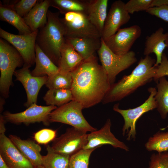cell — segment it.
<instances>
[{"mask_svg":"<svg viewBox=\"0 0 168 168\" xmlns=\"http://www.w3.org/2000/svg\"><path fill=\"white\" fill-rule=\"evenodd\" d=\"M140 27L134 25L120 29L113 35L104 40L107 47L114 53L124 54L130 50L136 40L141 34Z\"/></svg>","mask_w":168,"mask_h":168,"instance_id":"12","label":"cell"},{"mask_svg":"<svg viewBox=\"0 0 168 168\" xmlns=\"http://www.w3.org/2000/svg\"><path fill=\"white\" fill-rule=\"evenodd\" d=\"M6 121L2 114L0 115V134L5 133L6 131L5 126Z\"/></svg>","mask_w":168,"mask_h":168,"instance_id":"38","label":"cell"},{"mask_svg":"<svg viewBox=\"0 0 168 168\" xmlns=\"http://www.w3.org/2000/svg\"><path fill=\"white\" fill-rule=\"evenodd\" d=\"M164 31L162 27H160L146 39L143 54L146 56L152 53L155 54L156 57L155 66L161 63L163 52L166 47L165 42L168 39V32L164 33Z\"/></svg>","mask_w":168,"mask_h":168,"instance_id":"18","label":"cell"},{"mask_svg":"<svg viewBox=\"0 0 168 168\" xmlns=\"http://www.w3.org/2000/svg\"><path fill=\"white\" fill-rule=\"evenodd\" d=\"M156 62L149 55L142 58L129 75L124 76L117 82L111 85L102 101L103 103L120 100L154 79L157 69L154 66Z\"/></svg>","mask_w":168,"mask_h":168,"instance_id":"2","label":"cell"},{"mask_svg":"<svg viewBox=\"0 0 168 168\" xmlns=\"http://www.w3.org/2000/svg\"><path fill=\"white\" fill-rule=\"evenodd\" d=\"M168 6V0H153V7Z\"/></svg>","mask_w":168,"mask_h":168,"instance_id":"39","label":"cell"},{"mask_svg":"<svg viewBox=\"0 0 168 168\" xmlns=\"http://www.w3.org/2000/svg\"><path fill=\"white\" fill-rule=\"evenodd\" d=\"M48 105L60 107L73 100L71 90L65 89H49L43 97Z\"/></svg>","mask_w":168,"mask_h":168,"instance_id":"28","label":"cell"},{"mask_svg":"<svg viewBox=\"0 0 168 168\" xmlns=\"http://www.w3.org/2000/svg\"><path fill=\"white\" fill-rule=\"evenodd\" d=\"M165 43L166 45V47L168 48V39L166 40Z\"/></svg>","mask_w":168,"mask_h":168,"instance_id":"42","label":"cell"},{"mask_svg":"<svg viewBox=\"0 0 168 168\" xmlns=\"http://www.w3.org/2000/svg\"><path fill=\"white\" fill-rule=\"evenodd\" d=\"M89 0H50V6L65 15L70 12L84 14L86 15Z\"/></svg>","mask_w":168,"mask_h":168,"instance_id":"25","label":"cell"},{"mask_svg":"<svg viewBox=\"0 0 168 168\" xmlns=\"http://www.w3.org/2000/svg\"><path fill=\"white\" fill-rule=\"evenodd\" d=\"M57 107L55 106H43L34 104L23 111L16 113L5 111L3 115L6 121L13 124H29L42 122L47 125L50 123L49 114Z\"/></svg>","mask_w":168,"mask_h":168,"instance_id":"10","label":"cell"},{"mask_svg":"<svg viewBox=\"0 0 168 168\" xmlns=\"http://www.w3.org/2000/svg\"><path fill=\"white\" fill-rule=\"evenodd\" d=\"M66 39L84 60L94 55L95 52L99 50L101 45V38L82 37Z\"/></svg>","mask_w":168,"mask_h":168,"instance_id":"22","label":"cell"},{"mask_svg":"<svg viewBox=\"0 0 168 168\" xmlns=\"http://www.w3.org/2000/svg\"><path fill=\"white\" fill-rule=\"evenodd\" d=\"M22 56L13 47L2 39H0V92L3 98L9 96L10 87L13 85L12 81L17 68L24 64Z\"/></svg>","mask_w":168,"mask_h":168,"instance_id":"4","label":"cell"},{"mask_svg":"<svg viewBox=\"0 0 168 168\" xmlns=\"http://www.w3.org/2000/svg\"><path fill=\"white\" fill-rule=\"evenodd\" d=\"M0 18L15 27L20 35L31 33L30 27L25 22L23 18L12 9L3 6L0 3Z\"/></svg>","mask_w":168,"mask_h":168,"instance_id":"24","label":"cell"},{"mask_svg":"<svg viewBox=\"0 0 168 168\" xmlns=\"http://www.w3.org/2000/svg\"><path fill=\"white\" fill-rule=\"evenodd\" d=\"M153 0H130L125 3V7L129 14L141 11H147L153 7Z\"/></svg>","mask_w":168,"mask_h":168,"instance_id":"33","label":"cell"},{"mask_svg":"<svg viewBox=\"0 0 168 168\" xmlns=\"http://www.w3.org/2000/svg\"><path fill=\"white\" fill-rule=\"evenodd\" d=\"M111 121L108 119L100 130L92 131L88 134L87 142L83 149H93L103 145H109L114 147L128 151V147L124 142L117 138L111 132Z\"/></svg>","mask_w":168,"mask_h":168,"instance_id":"15","label":"cell"},{"mask_svg":"<svg viewBox=\"0 0 168 168\" xmlns=\"http://www.w3.org/2000/svg\"><path fill=\"white\" fill-rule=\"evenodd\" d=\"M130 14L125 7V3L120 0L112 4L105 22L101 38L104 40L115 34L120 27L130 20Z\"/></svg>","mask_w":168,"mask_h":168,"instance_id":"13","label":"cell"},{"mask_svg":"<svg viewBox=\"0 0 168 168\" xmlns=\"http://www.w3.org/2000/svg\"><path fill=\"white\" fill-rule=\"evenodd\" d=\"M147 168H168V151L152 154Z\"/></svg>","mask_w":168,"mask_h":168,"instance_id":"34","label":"cell"},{"mask_svg":"<svg viewBox=\"0 0 168 168\" xmlns=\"http://www.w3.org/2000/svg\"><path fill=\"white\" fill-rule=\"evenodd\" d=\"M72 78L71 73H62L58 72L48 77L45 85L49 89H65L71 90Z\"/></svg>","mask_w":168,"mask_h":168,"instance_id":"30","label":"cell"},{"mask_svg":"<svg viewBox=\"0 0 168 168\" xmlns=\"http://www.w3.org/2000/svg\"><path fill=\"white\" fill-rule=\"evenodd\" d=\"M157 82V90L155 96L156 109L161 118L165 119L168 113V80L163 77L160 78Z\"/></svg>","mask_w":168,"mask_h":168,"instance_id":"26","label":"cell"},{"mask_svg":"<svg viewBox=\"0 0 168 168\" xmlns=\"http://www.w3.org/2000/svg\"><path fill=\"white\" fill-rule=\"evenodd\" d=\"M83 60L66 39L60 51V58L58 66L59 72L62 73H70Z\"/></svg>","mask_w":168,"mask_h":168,"instance_id":"20","label":"cell"},{"mask_svg":"<svg viewBox=\"0 0 168 168\" xmlns=\"http://www.w3.org/2000/svg\"><path fill=\"white\" fill-rule=\"evenodd\" d=\"M29 68L23 66L15 71L14 75L16 80L23 85L26 93L27 100L25 106L28 108L32 105L36 104L38 94L42 87L45 85L48 77H35L31 74Z\"/></svg>","mask_w":168,"mask_h":168,"instance_id":"14","label":"cell"},{"mask_svg":"<svg viewBox=\"0 0 168 168\" xmlns=\"http://www.w3.org/2000/svg\"><path fill=\"white\" fill-rule=\"evenodd\" d=\"M96 149H82L71 156L68 168H88L90 156Z\"/></svg>","mask_w":168,"mask_h":168,"instance_id":"31","label":"cell"},{"mask_svg":"<svg viewBox=\"0 0 168 168\" xmlns=\"http://www.w3.org/2000/svg\"><path fill=\"white\" fill-rule=\"evenodd\" d=\"M145 146L149 151L160 153L168 151V131L155 133L149 138Z\"/></svg>","mask_w":168,"mask_h":168,"instance_id":"29","label":"cell"},{"mask_svg":"<svg viewBox=\"0 0 168 168\" xmlns=\"http://www.w3.org/2000/svg\"><path fill=\"white\" fill-rule=\"evenodd\" d=\"M59 13L48 10L47 22L39 30L36 39V44L57 66L61 49L66 41L65 29Z\"/></svg>","mask_w":168,"mask_h":168,"instance_id":"3","label":"cell"},{"mask_svg":"<svg viewBox=\"0 0 168 168\" xmlns=\"http://www.w3.org/2000/svg\"><path fill=\"white\" fill-rule=\"evenodd\" d=\"M35 66L31 72L33 76L49 77L58 72V68L36 44Z\"/></svg>","mask_w":168,"mask_h":168,"instance_id":"23","label":"cell"},{"mask_svg":"<svg viewBox=\"0 0 168 168\" xmlns=\"http://www.w3.org/2000/svg\"><path fill=\"white\" fill-rule=\"evenodd\" d=\"M63 25L66 39L91 37L101 38V35L95 27L84 14L70 12L61 18Z\"/></svg>","mask_w":168,"mask_h":168,"instance_id":"8","label":"cell"},{"mask_svg":"<svg viewBox=\"0 0 168 168\" xmlns=\"http://www.w3.org/2000/svg\"><path fill=\"white\" fill-rule=\"evenodd\" d=\"M146 12L151 15L168 22V6L153 7Z\"/></svg>","mask_w":168,"mask_h":168,"instance_id":"36","label":"cell"},{"mask_svg":"<svg viewBox=\"0 0 168 168\" xmlns=\"http://www.w3.org/2000/svg\"><path fill=\"white\" fill-rule=\"evenodd\" d=\"M150 95L145 102L141 105L134 108L123 110L119 107V104H115L113 106L114 111L120 114L123 117L124 124L122 131L124 135L127 133L126 139L128 141L136 138V132L135 125L137 120L144 113L156 109L157 104L155 98L157 90L155 87H151L148 89Z\"/></svg>","mask_w":168,"mask_h":168,"instance_id":"7","label":"cell"},{"mask_svg":"<svg viewBox=\"0 0 168 168\" xmlns=\"http://www.w3.org/2000/svg\"><path fill=\"white\" fill-rule=\"evenodd\" d=\"M0 168H10L0 156Z\"/></svg>","mask_w":168,"mask_h":168,"instance_id":"40","label":"cell"},{"mask_svg":"<svg viewBox=\"0 0 168 168\" xmlns=\"http://www.w3.org/2000/svg\"><path fill=\"white\" fill-rule=\"evenodd\" d=\"M0 156L10 168H35L5 133L0 134Z\"/></svg>","mask_w":168,"mask_h":168,"instance_id":"16","label":"cell"},{"mask_svg":"<svg viewBox=\"0 0 168 168\" xmlns=\"http://www.w3.org/2000/svg\"><path fill=\"white\" fill-rule=\"evenodd\" d=\"M35 168H44L42 166H40L35 167Z\"/></svg>","mask_w":168,"mask_h":168,"instance_id":"43","label":"cell"},{"mask_svg":"<svg viewBox=\"0 0 168 168\" xmlns=\"http://www.w3.org/2000/svg\"><path fill=\"white\" fill-rule=\"evenodd\" d=\"M37 0H21L5 1L4 6L9 7L22 18L25 17L36 4Z\"/></svg>","mask_w":168,"mask_h":168,"instance_id":"32","label":"cell"},{"mask_svg":"<svg viewBox=\"0 0 168 168\" xmlns=\"http://www.w3.org/2000/svg\"><path fill=\"white\" fill-rule=\"evenodd\" d=\"M50 3V0H38L35 6L23 18L32 32L39 30L46 23Z\"/></svg>","mask_w":168,"mask_h":168,"instance_id":"19","label":"cell"},{"mask_svg":"<svg viewBox=\"0 0 168 168\" xmlns=\"http://www.w3.org/2000/svg\"><path fill=\"white\" fill-rule=\"evenodd\" d=\"M156 75L154 78L155 81L157 82L160 78L168 76V59L165 53H163L161 62L156 66Z\"/></svg>","mask_w":168,"mask_h":168,"instance_id":"37","label":"cell"},{"mask_svg":"<svg viewBox=\"0 0 168 168\" xmlns=\"http://www.w3.org/2000/svg\"><path fill=\"white\" fill-rule=\"evenodd\" d=\"M101 45L97 53L101 65L105 69L111 85L114 83L116 76L137 60L135 53L130 51L122 55L116 54L106 45L101 38Z\"/></svg>","mask_w":168,"mask_h":168,"instance_id":"5","label":"cell"},{"mask_svg":"<svg viewBox=\"0 0 168 168\" xmlns=\"http://www.w3.org/2000/svg\"><path fill=\"white\" fill-rule=\"evenodd\" d=\"M87 134L74 127L69 128L54 140L51 147L56 152L71 156L83 149L87 142Z\"/></svg>","mask_w":168,"mask_h":168,"instance_id":"11","label":"cell"},{"mask_svg":"<svg viewBox=\"0 0 168 168\" xmlns=\"http://www.w3.org/2000/svg\"><path fill=\"white\" fill-rule=\"evenodd\" d=\"M9 138L35 167L42 166L43 156L40 154L41 147L39 145L32 140H23L14 135H10Z\"/></svg>","mask_w":168,"mask_h":168,"instance_id":"17","label":"cell"},{"mask_svg":"<svg viewBox=\"0 0 168 168\" xmlns=\"http://www.w3.org/2000/svg\"><path fill=\"white\" fill-rule=\"evenodd\" d=\"M70 73L73 100L80 103L83 108L102 101L110 88L111 84L107 74L95 55L83 60Z\"/></svg>","mask_w":168,"mask_h":168,"instance_id":"1","label":"cell"},{"mask_svg":"<svg viewBox=\"0 0 168 168\" xmlns=\"http://www.w3.org/2000/svg\"><path fill=\"white\" fill-rule=\"evenodd\" d=\"M56 132V130L52 129H43L35 134L34 138L39 144H46L55 138Z\"/></svg>","mask_w":168,"mask_h":168,"instance_id":"35","label":"cell"},{"mask_svg":"<svg viewBox=\"0 0 168 168\" xmlns=\"http://www.w3.org/2000/svg\"><path fill=\"white\" fill-rule=\"evenodd\" d=\"M38 30L17 35L0 28L1 37L11 44L19 52L24 61L23 66L30 68L35 63V47Z\"/></svg>","mask_w":168,"mask_h":168,"instance_id":"9","label":"cell"},{"mask_svg":"<svg viewBox=\"0 0 168 168\" xmlns=\"http://www.w3.org/2000/svg\"><path fill=\"white\" fill-rule=\"evenodd\" d=\"M83 109L80 103L72 100L52 111L49 116V121L69 125L86 133L97 130L84 118L82 112Z\"/></svg>","mask_w":168,"mask_h":168,"instance_id":"6","label":"cell"},{"mask_svg":"<svg viewBox=\"0 0 168 168\" xmlns=\"http://www.w3.org/2000/svg\"><path fill=\"white\" fill-rule=\"evenodd\" d=\"M3 98H0V112H2L3 110V106L4 105V100Z\"/></svg>","mask_w":168,"mask_h":168,"instance_id":"41","label":"cell"},{"mask_svg":"<svg viewBox=\"0 0 168 168\" xmlns=\"http://www.w3.org/2000/svg\"><path fill=\"white\" fill-rule=\"evenodd\" d=\"M108 0H89L86 16L101 36L107 16Z\"/></svg>","mask_w":168,"mask_h":168,"instance_id":"21","label":"cell"},{"mask_svg":"<svg viewBox=\"0 0 168 168\" xmlns=\"http://www.w3.org/2000/svg\"><path fill=\"white\" fill-rule=\"evenodd\" d=\"M47 154L43 156L42 166L44 168H68L70 156L54 151L51 146H46Z\"/></svg>","mask_w":168,"mask_h":168,"instance_id":"27","label":"cell"}]
</instances>
